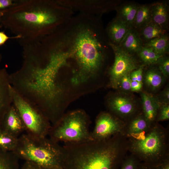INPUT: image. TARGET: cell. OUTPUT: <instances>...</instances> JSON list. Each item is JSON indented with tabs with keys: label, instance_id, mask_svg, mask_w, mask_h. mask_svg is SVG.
Segmentation results:
<instances>
[{
	"label": "cell",
	"instance_id": "6da1fadb",
	"mask_svg": "<svg viewBox=\"0 0 169 169\" xmlns=\"http://www.w3.org/2000/svg\"><path fill=\"white\" fill-rule=\"evenodd\" d=\"M72 56L69 52L54 53L44 65L34 56L26 57L21 68L9 75L11 85L45 116L56 115L62 110L59 71Z\"/></svg>",
	"mask_w": 169,
	"mask_h": 169
},
{
	"label": "cell",
	"instance_id": "7a4b0ae2",
	"mask_svg": "<svg viewBox=\"0 0 169 169\" xmlns=\"http://www.w3.org/2000/svg\"><path fill=\"white\" fill-rule=\"evenodd\" d=\"M63 146V169H119L128 152L126 139L121 134L103 140Z\"/></svg>",
	"mask_w": 169,
	"mask_h": 169
},
{
	"label": "cell",
	"instance_id": "3957f363",
	"mask_svg": "<svg viewBox=\"0 0 169 169\" xmlns=\"http://www.w3.org/2000/svg\"><path fill=\"white\" fill-rule=\"evenodd\" d=\"M126 138L128 152L140 162L157 166L169 158L168 130L157 123Z\"/></svg>",
	"mask_w": 169,
	"mask_h": 169
},
{
	"label": "cell",
	"instance_id": "277c9868",
	"mask_svg": "<svg viewBox=\"0 0 169 169\" xmlns=\"http://www.w3.org/2000/svg\"><path fill=\"white\" fill-rule=\"evenodd\" d=\"M19 159L30 162L48 169H63V146L49 137L33 136L24 133L18 138L13 152Z\"/></svg>",
	"mask_w": 169,
	"mask_h": 169
},
{
	"label": "cell",
	"instance_id": "5b68a950",
	"mask_svg": "<svg viewBox=\"0 0 169 169\" xmlns=\"http://www.w3.org/2000/svg\"><path fill=\"white\" fill-rule=\"evenodd\" d=\"M101 46L90 30H84L78 33L72 52L79 67V70L72 79L74 84L84 82L99 70L103 59Z\"/></svg>",
	"mask_w": 169,
	"mask_h": 169
},
{
	"label": "cell",
	"instance_id": "8992f818",
	"mask_svg": "<svg viewBox=\"0 0 169 169\" xmlns=\"http://www.w3.org/2000/svg\"><path fill=\"white\" fill-rule=\"evenodd\" d=\"M90 119L82 110L64 114L52 125L48 136L52 140L59 143H80L92 140L90 131Z\"/></svg>",
	"mask_w": 169,
	"mask_h": 169
},
{
	"label": "cell",
	"instance_id": "52a82bcc",
	"mask_svg": "<svg viewBox=\"0 0 169 169\" xmlns=\"http://www.w3.org/2000/svg\"><path fill=\"white\" fill-rule=\"evenodd\" d=\"M12 104L20 115L24 125L25 133L41 137H47L51 124L36 107L19 95L12 86Z\"/></svg>",
	"mask_w": 169,
	"mask_h": 169
},
{
	"label": "cell",
	"instance_id": "ba28073f",
	"mask_svg": "<svg viewBox=\"0 0 169 169\" xmlns=\"http://www.w3.org/2000/svg\"><path fill=\"white\" fill-rule=\"evenodd\" d=\"M125 125V121L110 112H101L97 117L94 128L91 132V139L100 141L118 134H123Z\"/></svg>",
	"mask_w": 169,
	"mask_h": 169
},
{
	"label": "cell",
	"instance_id": "9c48e42d",
	"mask_svg": "<svg viewBox=\"0 0 169 169\" xmlns=\"http://www.w3.org/2000/svg\"><path fill=\"white\" fill-rule=\"evenodd\" d=\"M112 47L115 53V60L110 71V84L115 89L119 86L121 78L137 69L138 64L136 59L121 47L114 45Z\"/></svg>",
	"mask_w": 169,
	"mask_h": 169
},
{
	"label": "cell",
	"instance_id": "30bf717a",
	"mask_svg": "<svg viewBox=\"0 0 169 169\" xmlns=\"http://www.w3.org/2000/svg\"><path fill=\"white\" fill-rule=\"evenodd\" d=\"M108 107L110 113L123 120L132 116L136 111V106L133 100L122 95H116L111 98L108 103Z\"/></svg>",
	"mask_w": 169,
	"mask_h": 169
},
{
	"label": "cell",
	"instance_id": "8fae6325",
	"mask_svg": "<svg viewBox=\"0 0 169 169\" xmlns=\"http://www.w3.org/2000/svg\"><path fill=\"white\" fill-rule=\"evenodd\" d=\"M18 16L24 23L38 27L53 23L56 20L55 16L49 12L39 10L23 12Z\"/></svg>",
	"mask_w": 169,
	"mask_h": 169
},
{
	"label": "cell",
	"instance_id": "7c38bea8",
	"mask_svg": "<svg viewBox=\"0 0 169 169\" xmlns=\"http://www.w3.org/2000/svg\"><path fill=\"white\" fill-rule=\"evenodd\" d=\"M11 85L9 75L4 70L0 71V120H3L12 104Z\"/></svg>",
	"mask_w": 169,
	"mask_h": 169
},
{
	"label": "cell",
	"instance_id": "4fadbf2b",
	"mask_svg": "<svg viewBox=\"0 0 169 169\" xmlns=\"http://www.w3.org/2000/svg\"><path fill=\"white\" fill-rule=\"evenodd\" d=\"M4 120V130L18 137L25 133V129L23 121L13 104L7 113Z\"/></svg>",
	"mask_w": 169,
	"mask_h": 169
},
{
	"label": "cell",
	"instance_id": "5bb4252c",
	"mask_svg": "<svg viewBox=\"0 0 169 169\" xmlns=\"http://www.w3.org/2000/svg\"><path fill=\"white\" fill-rule=\"evenodd\" d=\"M143 115L147 121L151 125L156 123L159 109L161 105L159 100L146 92L141 94Z\"/></svg>",
	"mask_w": 169,
	"mask_h": 169
},
{
	"label": "cell",
	"instance_id": "9a60e30c",
	"mask_svg": "<svg viewBox=\"0 0 169 169\" xmlns=\"http://www.w3.org/2000/svg\"><path fill=\"white\" fill-rule=\"evenodd\" d=\"M151 125L143 114L138 115L132 118L129 123L126 122L123 134L126 138L128 137L146 131Z\"/></svg>",
	"mask_w": 169,
	"mask_h": 169
},
{
	"label": "cell",
	"instance_id": "2e32d148",
	"mask_svg": "<svg viewBox=\"0 0 169 169\" xmlns=\"http://www.w3.org/2000/svg\"><path fill=\"white\" fill-rule=\"evenodd\" d=\"M168 12L166 6L162 3L154 4L151 9V18L153 23L163 28L168 20Z\"/></svg>",
	"mask_w": 169,
	"mask_h": 169
},
{
	"label": "cell",
	"instance_id": "e0dca14e",
	"mask_svg": "<svg viewBox=\"0 0 169 169\" xmlns=\"http://www.w3.org/2000/svg\"><path fill=\"white\" fill-rule=\"evenodd\" d=\"M121 43V48L130 53L139 52L142 48L140 37L136 33L130 30Z\"/></svg>",
	"mask_w": 169,
	"mask_h": 169
},
{
	"label": "cell",
	"instance_id": "ac0fdd59",
	"mask_svg": "<svg viewBox=\"0 0 169 169\" xmlns=\"http://www.w3.org/2000/svg\"><path fill=\"white\" fill-rule=\"evenodd\" d=\"M129 30L128 24L120 19L111 24L109 32L111 38L115 42L121 43Z\"/></svg>",
	"mask_w": 169,
	"mask_h": 169
},
{
	"label": "cell",
	"instance_id": "d6986e66",
	"mask_svg": "<svg viewBox=\"0 0 169 169\" xmlns=\"http://www.w3.org/2000/svg\"><path fill=\"white\" fill-rule=\"evenodd\" d=\"M18 138L4 130H0V149L13 152L17 146Z\"/></svg>",
	"mask_w": 169,
	"mask_h": 169
},
{
	"label": "cell",
	"instance_id": "ffe728a7",
	"mask_svg": "<svg viewBox=\"0 0 169 169\" xmlns=\"http://www.w3.org/2000/svg\"><path fill=\"white\" fill-rule=\"evenodd\" d=\"M162 75L159 71L155 69L148 70L144 76V81L147 87L152 90L159 88L162 85Z\"/></svg>",
	"mask_w": 169,
	"mask_h": 169
},
{
	"label": "cell",
	"instance_id": "44dd1931",
	"mask_svg": "<svg viewBox=\"0 0 169 169\" xmlns=\"http://www.w3.org/2000/svg\"><path fill=\"white\" fill-rule=\"evenodd\" d=\"M146 46L151 48L157 54L163 56L168 50V38L164 35L154 38L146 44Z\"/></svg>",
	"mask_w": 169,
	"mask_h": 169
},
{
	"label": "cell",
	"instance_id": "7402d4cb",
	"mask_svg": "<svg viewBox=\"0 0 169 169\" xmlns=\"http://www.w3.org/2000/svg\"><path fill=\"white\" fill-rule=\"evenodd\" d=\"M19 160L12 152H9L7 155L0 156V169H21Z\"/></svg>",
	"mask_w": 169,
	"mask_h": 169
},
{
	"label": "cell",
	"instance_id": "603a6c76",
	"mask_svg": "<svg viewBox=\"0 0 169 169\" xmlns=\"http://www.w3.org/2000/svg\"><path fill=\"white\" fill-rule=\"evenodd\" d=\"M165 31L162 28L153 23L144 27L142 34L145 39L150 41L164 35Z\"/></svg>",
	"mask_w": 169,
	"mask_h": 169
},
{
	"label": "cell",
	"instance_id": "cb8c5ba5",
	"mask_svg": "<svg viewBox=\"0 0 169 169\" xmlns=\"http://www.w3.org/2000/svg\"><path fill=\"white\" fill-rule=\"evenodd\" d=\"M140 57L141 60L146 64H152L158 62L163 56L156 54L151 48L145 47L139 52Z\"/></svg>",
	"mask_w": 169,
	"mask_h": 169
},
{
	"label": "cell",
	"instance_id": "d4e9b609",
	"mask_svg": "<svg viewBox=\"0 0 169 169\" xmlns=\"http://www.w3.org/2000/svg\"><path fill=\"white\" fill-rule=\"evenodd\" d=\"M138 8L133 4H128L123 7L120 10L121 19L128 25L134 22Z\"/></svg>",
	"mask_w": 169,
	"mask_h": 169
},
{
	"label": "cell",
	"instance_id": "484cf974",
	"mask_svg": "<svg viewBox=\"0 0 169 169\" xmlns=\"http://www.w3.org/2000/svg\"><path fill=\"white\" fill-rule=\"evenodd\" d=\"M151 18V9L148 6H143L138 8L134 22L137 26L147 23Z\"/></svg>",
	"mask_w": 169,
	"mask_h": 169
},
{
	"label": "cell",
	"instance_id": "4316f807",
	"mask_svg": "<svg viewBox=\"0 0 169 169\" xmlns=\"http://www.w3.org/2000/svg\"><path fill=\"white\" fill-rule=\"evenodd\" d=\"M139 161L134 155H127L119 169H137Z\"/></svg>",
	"mask_w": 169,
	"mask_h": 169
},
{
	"label": "cell",
	"instance_id": "83f0119b",
	"mask_svg": "<svg viewBox=\"0 0 169 169\" xmlns=\"http://www.w3.org/2000/svg\"><path fill=\"white\" fill-rule=\"evenodd\" d=\"M169 119V104H162L159 110L156 122L167 120Z\"/></svg>",
	"mask_w": 169,
	"mask_h": 169
},
{
	"label": "cell",
	"instance_id": "f1b7e54d",
	"mask_svg": "<svg viewBox=\"0 0 169 169\" xmlns=\"http://www.w3.org/2000/svg\"><path fill=\"white\" fill-rule=\"evenodd\" d=\"M160 72L164 77L169 75V59L168 58H161L158 62Z\"/></svg>",
	"mask_w": 169,
	"mask_h": 169
},
{
	"label": "cell",
	"instance_id": "f546056e",
	"mask_svg": "<svg viewBox=\"0 0 169 169\" xmlns=\"http://www.w3.org/2000/svg\"><path fill=\"white\" fill-rule=\"evenodd\" d=\"M130 74H126L124 75L120 79L119 85L122 89L125 91L131 90V80L130 78Z\"/></svg>",
	"mask_w": 169,
	"mask_h": 169
},
{
	"label": "cell",
	"instance_id": "4dcf8cb0",
	"mask_svg": "<svg viewBox=\"0 0 169 169\" xmlns=\"http://www.w3.org/2000/svg\"><path fill=\"white\" fill-rule=\"evenodd\" d=\"M21 169H48L34 163L24 161Z\"/></svg>",
	"mask_w": 169,
	"mask_h": 169
},
{
	"label": "cell",
	"instance_id": "1f68e13d",
	"mask_svg": "<svg viewBox=\"0 0 169 169\" xmlns=\"http://www.w3.org/2000/svg\"><path fill=\"white\" fill-rule=\"evenodd\" d=\"M142 87V83L137 81H131V90L133 91H138L140 90Z\"/></svg>",
	"mask_w": 169,
	"mask_h": 169
},
{
	"label": "cell",
	"instance_id": "d6a6232c",
	"mask_svg": "<svg viewBox=\"0 0 169 169\" xmlns=\"http://www.w3.org/2000/svg\"><path fill=\"white\" fill-rule=\"evenodd\" d=\"M162 104H169V89L168 87H166L163 91L162 95Z\"/></svg>",
	"mask_w": 169,
	"mask_h": 169
},
{
	"label": "cell",
	"instance_id": "836d02e7",
	"mask_svg": "<svg viewBox=\"0 0 169 169\" xmlns=\"http://www.w3.org/2000/svg\"><path fill=\"white\" fill-rule=\"evenodd\" d=\"M137 169H158L157 166L146 163L140 162Z\"/></svg>",
	"mask_w": 169,
	"mask_h": 169
},
{
	"label": "cell",
	"instance_id": "e575fe53",
	"mask_svg": "<svg viewBox=\"0 0 169 169\" xmlns=\"http://www.w3.org/2000/svg\"><path fill=\"white\" fill-rule=\"evenodd\" d=\"M137 81L142 82L143 78V69L141 67H140L136 69Z\"/></svg>",
	"mask_w": 169,
	"mask_h": 169
},
{
	"label": "cell",
	"instance_id": "d590c367",
	"mask_svg": "<svg viewBox=\"0 0 169 169\" xmlns=\"http://www.w3.org/2000/svg\"><path fill=\"white\" fill-rule=\"evenodd\" d=\"M158 169H169V158L157 166Z\"/></svg>",
	"mask_w": 169,
	"mask_h": 169
},
{
	"label": "cell",
	"instance_id": "8d00e7d4",
	"mask_svg": "<svg viewBox=\"0 0 169 169\" xmlns=\"http://www.w3.org/2000/svg\"><path fill=\"white\" fill-rule=\"evenodd\" d=\"M12 4V1L9 0H0V9L6 8Z\"/></svg>",
	"mask_w": 169,
	"mask_h": 169
},
{
	"label": "cell",
	"instance_id": "74e56055",
	"mask_svg": "<svg viewBox=\"0 0 169 169\" xmlns=\"http://www.w3.org/2000/svg\"><path fill=\"white\" fill-rule=\"evenodd\" d=\"M10 38L7 36L4 33L0 32V45L3 44Z\"/></svg>",
	"mask_w": 169,
	"mask_h": 169
},
{
	"label": "cell",
	"instance_id": "f35d334b",
	"mask_svg": "<svg viewBox=\"0 0 169 169\" xmlns=\"http://www.w3.org/2000/svg\"><path fill=\"white\" fill-rule=\"evenodd\" d=\"M130 77L131 81H137L136 70L132 71L130 73Z\"/></svg>",
	"mask_w": 169,
	"mask_h": 169
}]
</instances>
